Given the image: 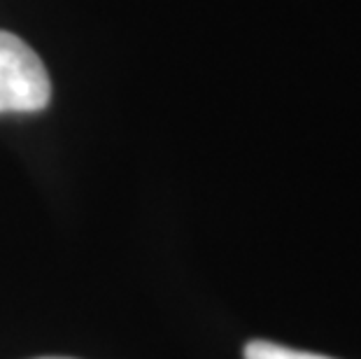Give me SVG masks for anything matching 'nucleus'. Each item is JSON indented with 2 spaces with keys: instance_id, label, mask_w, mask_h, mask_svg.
I'll return each mask as SVG.
<instances>
[{
  "instance_id": "nucleus-3",
  "label": "nucleus",
  "mask_w": 361,
  "mask_h": 359,
  "mask_svg": "<svg viewBox=\"0 0 361 359\" xmlns=\"http://www.w3.org/2000/svg\"><path fill=\"white\" fill-rule=\"evenodd\" d=\"M44 359H59V357H44Z\"/></svg>"
},
{
  "instance_id": "nucleus-2",
  "label": "nucleus",
  "mask_w": 361,
  "mask_h": 359,
  "mask_svg": "<svg viewBox=\"0 0 361 359\" xmlns=\"http://www.w3.org/2000/svg\"><path fill=\"white\" fill-rule=\"evenodd\" d=\"M245 359H334V357L303 353V350L284 348L271 341H252L245 348Z\"/></svg>"
},
{
  "instance_id": "nucleus-1",
  "label": "nucleus",
  "mask_w": 361,
  "mask_h": 359,
  "mask_svg": "<svg viewBox=\"0 0 361 359\" xmlns=\"http://www.w3.org/2000/svg\"><path fill=\"white\" fill-rule=\"evenodd\" d=\"M49 98L51 82L42 59L19 35L0 30V114L40 112Z\"/></svg>"
}]
</instances>
